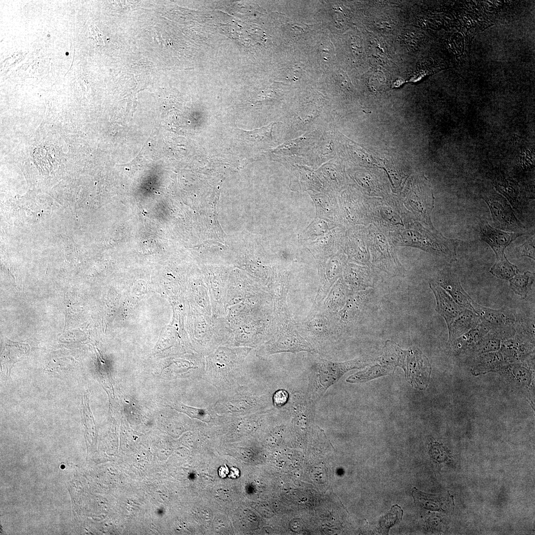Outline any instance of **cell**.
Returning a JSON list of instances; mask_svg holds the SVG:
<instances>
[{"label":"cell","instance_id":"14","mask_svg":"<svg viewBox=\"0 0 535 535\" xmlns=\"http://www.w3.org/2000/svg\"><path fill=\"white\" fill-rule=\"evenodd\" d=\"M433 282L445 290L459 306L474 312L473 299L462 287L458 275L450 268L440 271Z\"/></svg>","mask_w":535,"mask_h":535},{"label":"cell","instance_id":"28","mask_svg":"<svg viewBox=\"0 0 535 535\" xmlns=\"http://www.w3.org/2000/svg\"><path fill=\"white\" fill-rule=\"evenodd\" d=\"M500 337L494 331H489L482 337L474 351L477 355L497 351L502 342Z\"/></svg>","mask_w":535,"mask_h":535},{"label":"cell","instance_id":"19","mask_svg":"<svg viewBox=\"0 0 535 535\" xmlns=\"http://www.w3.org/2000/svg\"><path fill=\"white\" fill-rule=\"evenodd\" d=\"M309 194L315 205L316 217L340 225L337 199L334 194L315 191Z\"/></svg>","mask_w":535,"mask_h":535},{"label":"cell","instance_id":"22","mask_svg":"<svg viewBox=\"0 0 535 535\" xmlns=\"http://www.w3.org/2000/svg\"><path fill=\"white\" fill-rule=\"evenodd\" d=\"M490 329L489 326L482 321L475 328L458 337L449 344L457 354L473 350L482 337Z\"/></svg>","mask_w":535,"mask_h":535},{"label":"cell","instance_id":"24","mask_svg":"<svg viewBox=\"0 0 535 535\" xmlns=\"http://www.w3.org/2000/svg\"><path fill=\"white\" fill-rule=\"evenodd\" d=\"M337 225L326 220L316 217L300 234L299 238L305 244L321 237Z\"/></svg>","mask_w":535,"mask_h":535},{"label":"cell","instance_id":"3","mask_svg":"<svg viewBox=\"0 0 535 535\" xmlns=\"http://www.w3.org/2000/svg\"><path fill=\"white\" fill-rule=\"evenodd\" d=\"M367 227L371 267L391 276H404L405 269L398 258L389 231L373 221Z\"/></svg>","mask_w":535,"mask_h":535},{"label":"cell","instance_id":"10","mask_svg":"<svg viewBox=\"0 0 535 535\" xmlns=\"http://www.w3.org/2000/svg\"><path fill=\"white\" fill-rule=\"evenodd\" d=\"M483 199L490 210L495 228L508 232L525 233V227L517 218L511 206L505 199L492 195L485 196Z\"/></svg>","mask_w":535,"mask_h":535},{"label":"cell","instance_id":"25","mask_svg":"<svg viewBox=\"0 0 535 535\" xmlns=\"http://www.w3.org/2000/svg\"><path fill=\"white\" fill-rule=\"evenodd\" d=\"M394 368L382 364H376L364 371L353 374L346 379L349 383H359L367 381L393 372Z\"/></svg>","mask_w":535,"mask_h":535},{"label":"cell","instance_id":"27","mask_svg":"<svg viewBox=\"0 0 535 535\" xmlns=\"http://www.w3.org/2000/svg\"><path fill=\"white\" fill-rule=\"evenodd\" d=\"M518 267L511 263L506 257L496 259V261L489 270L490 273L493 276L502 280H509L514 276L519 273Z\"/></svg>","mask_w":535,"mask_h":535},{"label":"cell","instance_id":"7","mask_svg":"<svg viewBox=\"0 0 535 535\" xmlns=\"http://www.w3.org/2000/svg\"><path fill=\"white\" fill-rule=\"evenodd\" d=\"M339 224L347 229L356 225L368 226L372 222L366 200L355 192H344L337 198Z\"/></svg>","mask_w":535,"mask_h":535},{"label":"cell","instance_id":"6","mask_svg":"<svg viewBox=\"0 0 535 535\" xmlns=\"http://www.w3.org/2000/svg\"><path fill=\"white\" fill-rule=\"evenodd\" d=\"M366 359H356L343 363L322 361L312 374L310 392L314 399L320 398L326 390L345 373L353 369L363 368L370 364Z\"/></svg>","mask_w":535,"mask_h":535},{"label":"cell","instance_id":"4","mask_svg":"<svg viewBox=\"0 0 535 535\" xmlns=\"http://www.w3.org/2000/svg\"><path fill=\"white\" fill-rule=\"evenodd\" d=\"M265 403L264 397L245 384L220 394L212 408L217 415L243 416L262 412Z\"/></svg>","mask_w":535,"mask_h":535},{"label":"cell","instance_id":"20","mask_svg":"<svg viewBox=\"0 0 535 535\" xmlns=\"http://www.w3.org/2000/svg\"><path fill=\"white\" fill-rule=\"evenodd\" d=\"M429 286L436 299L435 311L444 318L447 325L458 316L462 307L445 290L434 282H430Z\"/></svg>","mask_w":535,"mask_h":535},{"label":"cell","instance_id":"11","mask_svg":"<svg viewBox=\"0 0 535 535\" xmlns=\"http://www.w3.org/2000/svg\"><path fill=\"white\" fill-rule=\"evenodd\" d=\"M346 230L342 225H337L305 246L317 262L320 263L342 250Z\"/></svg>","mask_w":535,"mask_h":535},{"label":"cell","instance_id":"9","mask_svg":"<svg viewBox=\"0 0 535 535\" xmlns=\"http://www.w3.org/2000/svg\"><path fill=\"white\" fill-rule=\"evenodd\" d=\"M399 367L404 370L406 380L413 386L421 390L427 387L431 366L428 358L418 347L414 346L406 350Z\"/></svg>","mask_w":535,"mask_h":535},{"label":"cell","instance_id":"13","mask_svg":"<svg viewBox=\"0 0 535 535\" xmlns=\"http://www.w3.org/2000/svg\"><path fill=\"white\" fill-rule=\"evenodd\" d=\"M342 277L348 291L352 292L373 288L376 279L373 267L349 262L344 268Z\"/></svg>","mask_w":535,"mask_h":535},{"label":"cell","instance_id":"2","mask_svg":"<svg viewBox=\"0 0 535 535\" xmlns=\"http://www.w3.org/2000/svg\"><path fill=\"white\" fill-rule=\"evenodd\" d=\"M394 245L411 246L450 261L457 260L458 239H448L434 228H430L413 220L404 226L389 232Z\"/></svg>","mask_w":535,"mask_h":535},{"label":"cell","instance_id":"26","mask_svg":"<svg viewBox=\"0 0 535 535\" xmlns=\"http://www.w3.org/2000/svg\"><path fill=\"white\" fill-rule=\"evenodd\" d=\"M535 280V274L527 271L517 273L509 281V288L522 298L525 299L532 289Z\"/></svg>","mask_w":535,"mask_h":535},{"label":"cell","instance_id":"29","mask_svg":"<svg viewBox=\"0 0 535 535\" xmlns=\"http://www.w3.org/2000/svg\"><path fill=\"white\" fill-rule=\"evenodd\" d=\"M323 181L325 182L327 188L333 192H336L341 188L343 185V180L338 174V172L328 166H325L321 169V174Z\"/></svg>","mask_w":535,"mask_h":535},{"label":"cell","instance_id":"18","mask_svg":"<svg viewBox=\"0 0 535 535\" xmlns=\"http://www.w3.org/2000/svg\"><path fill=\"white\" fill-rule=\"evenodd\" d=\"M534 346L535 341L515 334L502 342L501 353L507 363L519 361L533 353Z\"/></svg>","mask_w":535,"mask_h":535},{"label":"cell","instance_id":"31","mask_svg":"<svg viewBox=\"0 0 535 535\" xmlns=\"http://www.w3.org/2000/svg\"><path fill=\"white\" fill-rule=\"evenodd\" d=\"M276 123H272L269 125L262 127V128L250 131H245L246 134L250 138L257 141L266 140L269 139L271 137L272 127Z\"/></svg>","mask_w":535,"mask_h":535},{"label":"cell","instance_id":"1","mask_svg":"<svg viewBox=\"0 0 535 535\" xmlns=\"http://www.w3.org/2000/svg\"><path fill=\"white\" fill-rule=\"evenodd\" d=\"M252 348L220 345L206 356L205 377L218 389L220 394L240 385L238 380L245 368Z\"/></svg>","mask_w":535,"mask_h":535},{"label":"cell","instance_id":"5","mask_svg":"<svg viewBox=\"0 0 535 535\" xmlns=\"http://www.w3.org/2000/svg\"><path fill=\"white\" fill-rule=\"evenodd\" d=\"M372 221L392 232L414 220L402 203L392 198L367 200Z\"/></svg>","mask_w":535,"mask_h":535},{"label":"cell","instance_id":"33","mask_svg":"<svg viewBox=\"0 0 535 535\" xmlns=\"http://www.w3.org/2000/svg\"><path fill=\"white\" fill-rule=\"evenodd\" d=\"M288 399V394L286 391L281 389L276 391L273 396V404L276 407L284 405Z\"/></svg>","mask_w":535,"mask_h":535},{"label":"cell","instance_id":"15","mask_svg":"<svg viewBox=\"0 0 535 535\" xmlns=\"http://www.w3.org/2000/svg\"><path fill=\"white\" fill-rule=\"evenodd\" d=\"M480 228L482 239L494 251L496 259L502 258L505 256L504 250L512 242L526 234L503 231L491 226L486 221L481 222Z\"/></svg>","mask_w":535,"mask_h":535},{"label":"cell","instance_id":"32","mask_svg":"<svg viewBox=\"0 0 535 535\" xmlns=\"http://www.w3.org/2000/svg\"><path fill=\"white\" fill-rule=\"evenodd\" d=\"M518 254L521 257H527L535 260V240L531 239L516 248Z\"/></svg>","mask_w":535,"mask_h":535},{"label":"cell","instance_id":"23","mask_svg":"<svg viewBox=\"0 0 535 535\" xmlns=\"http://www.w3.org/2000/svg\"><path fill=\"white\" fill-rule=\"evenodd\" d=\"M507 363L500 351L477 355L473 367L474 373H486L502 368Z\"/></svg>","mask_w":535,"mask_h":535},{"label":"cell","instance_id":"16","mask_svg":"<svg viewBox=\"0 0 535 535\" xmlns=\"http://www.w3.org/2000/svg\"><path fill=\"white\" fill-rule=\"evenodd\" d=\"M472 305L474 312L487 324L490 329H508L514 327L516 314L505 307L500 309H492L482 306L473 300Z\"/></svg>","mask_w":535,"mask_h":535},{"label":"cell","instance_id":"12","mask_svg":"<svg viewBox=\"0 0 535 535\" xmlns=\"http://www.w3.org/2000/svg\"><path fill=\"white\" fill-rule=\"evenodd\" d=\"M262 354L269 355L281 352H297L314 350L309 343L297 333L289 330H280L263 346Z\"/></svg>","mask_w":535,"mask_h":535},{"label":"cell","instance_id":"8","mask_svg":"<svg viewBox=\"0 0 535 535\" xmlns=\"http://www.w3.org/2000/svg\"><path fill=\"white\" fill-rule=\"evenodd\" d=\"M342 250L348 262L371 267L367 226L356 225L346 229Z\"/></svg>","mask_w":535,"mask_h":535},{"label":"cell","instance_id":"17","mask_svg":"<svg viewBox=\"0 0 535 535\" xmlns=\"http://www.w3.org/2000/svg\"><path fill=\"white\" fill-rule=\"evenodd\" d=\"M348 263L346 255L342 250L335 254L319 263L321 275V292L325 293L327 289L342 276L344 268Z\"/></svg>","mask_w":535,"mask_h":535},{"label":"cell","instance_id":"21","mask_svg":"<svg viewBox=\"0 0 535 535\" xmlns=\"http://www.w3.org/2000/svg\"><path fill=\"white\" fill-rule=\"evenodd\" d=\"M482 321L481 318L474 312L462 308L455 319L447 325L448 343L471 329L477 327Z\"/></svg>","mask_w":535,"mask_h":535},{"label":"cell","instance_id":"30","mask_svg":"<svg viewBox=\"0 0 535 535\" xmlns=\"http://www.w3.org/2000/svg\"><path fill=\"white\" fill-rule=\"evenodd\" d=\"M402 515L401 508L397 505L393 506L390 511L381 518L379 522L380 529L387 533L391 527L400 521Z\"/></svg>","mask_w":535,"mask_h":535}]
</instances>
